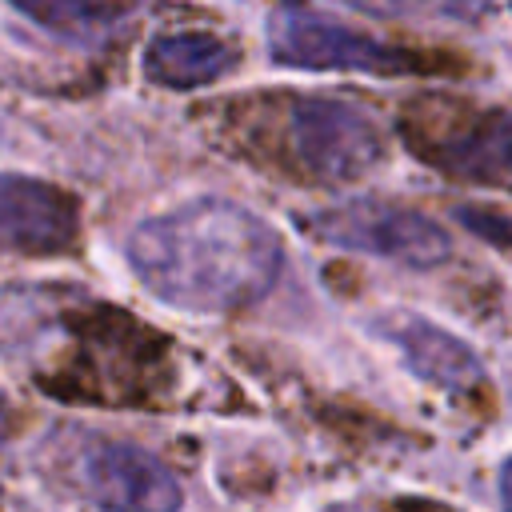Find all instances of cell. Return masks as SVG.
<instances>
[{
	"label": "cell",
	"mask_w": 512,
	"mask_h": 512,
	"mask_svg": "<svg viewBox=\"0 0 512 512\" xmlns=\"http://www.w3.org/2000/svg\"><path fill=\"white\" fill-rule=\"evenodd\" d=\"M136 280L184 312H236L264 300L284 272L280 232L224 196H196L132 228Z\"/></svg>",
	"instance_id": "6da1fadb"
},
{
	"label": "cell",
	"mask_w": 512,
	"mask_h": 512,
	"mask_svg": "<svg viewBox=\"0 0 512 512\" xmlns=\"http://www.w3.org/2000/svg\"><path fill=\"white\" fill-rule=\"evenodd\" d=\"M268 52L276 64L308 72H368V76H412L428 64L396 44L372 40L304 4H276L268 16Z\"/></svg>",
	"instance_id": "7a4b0ae2"
},
{
	"label": "cell",
	"mask_w": 512,
	"mask_h": 512,
	"mask_svg": "<svg viewBox=\"0 0 512 512\" xmlns=\"http://www.w3.org/2000/svg\"><path fill=\"white\" fill-rule=\"evenodd\" d=\"M292 168L316 184H352L384 160L376 120L340 96H296L288 104Z\"/></svg>",
	"instance_id": "3957f363"
},
{
	"label": "cell",
	"mask_w": 512,
	"mask_h": 512,
	"mask_svg": "<svg viewBox=\"0 0 512 512\" xmlns=\"http://www.w3.org/2000/svg\"><path fill=\"white\" fill-rule=\"evenodd\" d=\"M308 232L332 248L396 260L408 268H436L452 252L448 232L432 216L388 200H344L316 212L308 220Z\"/></svg>",
	"instance_id": "277c9868"
},
{
	"label": "cell",
	"mask_w": 512,
	"mask_h": 512,
	"mask_svg": "<svg viewBox=\"0 0 512 512\" xmlns=\"http://www.w3.org/2000/svg\"><path fill=\"white\" fill-rule=\"evenodd\" d=\"M80 492L104 512H180L184 492L172 468L120 440H96L76 456Z\"/></svg>",
	"instance_id": "5b68a950"
},
{
	"label": "cell",
	"mask_w": 512,
	"mask_h": 512,
	"mask_svg": "<svg viewBox=\"0 0 512 512\" xmlns=\"http://www.w3.org/2000/svg\"><path fill=\"white\" fill-rule=\"evenodd\" d=\"M408 144L420 156L468 184L512 188V116L508 112H472L448 116V124L420 120L408 124Z\"/></svg>",
	"instance_id": "8992f818"
},
{
	"label": "cell",
	"mask_w": 512,
	"mask_h": 512,
	"mask_svg": "<svg viewBox=\"0 0 512 512\" xmlns=\"http://www.w3.org/2000/svg\"><path fill=\"white\" fill-rule=\"evenodd\" d=\"M80 236V200L40 176L0 172V252L56 256Z\"/></svg>",
	"instance_id": "52a82bcc"
},
{
	"label": "cell",
	"mask_w": 512,
	"mask_h": 512,
	"mask_svg": "<svg viewBox=\"0 0 512 512\" xmlns=\"http://www.w3.org/2000/svg\"><path fill=\"white\" fill-rule=\"evenodd\" d=\"M376 328H380V336H388L400 348L404 364L420 380H428L436 388L472 392L484 380L480 356L460 336H452L448 328H440V324H432L424 316H388Z\"/></svg>",
	"instance_id": "ba28073f"
},
{
	"label": "cell",
	"mask_w": 512,
	"mask_h": 512,
	"mask_svg": "<svg viewBox=\"0 0 512 512\" xmlns=\"http://www.w3.org/2000/svg\"><path fill=\"white\" fill-rule=\"evenodd\" d=\"M236 48L212 32H164L152 36L144 48V76L160 88H204L232 72Z\"/></svg>",
	"instance_id": "9c48e42d"
},
{
	"label": "cell",
	"mask_w": 512,
	"mask_h": 512,
	"mask_svg": "<svg viewBox=\"0 0 512 512\" xmlns=\"http://www.w3.org/2000/svg\"><path fill=\"white\" fill-rule=\"evenodd\" d=\"M40 28L72 40H100L136 0H8Z\"/></svg>",
	"instance_id": "30bf717a"
},
{
	"label": "cell",
	"mask_w": 512,
	"mask_h": 512,
	"mask_svg": "<svg viewBox=\"0 0 512 512\" xmlns=\"http://www.w3.org/2000/svg\"><path fill=\"white\" fill-rule=\"evenodd\" d=\"M376 16H436V20H480L484 0H352Z\"/></svg>",
	"instance_id": "8fae6325"
},
{
	"label": "cell",
	"mask_w": 512,
	"mask_h": 512,
	"mask_svg": "<svg viewBox=\"0 0 512 512\" xmlns=\"http://www.w3.org/2000/svg\"><path fill=\"white\" fill-rule=\"evenodd\" d=\"M476 236H484V240H492V244H512V220L508 216H500V212H492V208H460L456 212Z\"/></svg>",
	"instance_id": "7c38bea8"
},
{
	"label": "cell",
	"mask_w": 512,
	"mask_h": 512,
	"mask_svg": "<svg viewBox=\"0 0 512 512\" xmlns=\"http://www.w3.org/2000/svg\"><path fill=\"white\" fill-rule=\"evenodd\" d=\"M500 500H504V512H512V456L500 468Z\"/></svg>",
	"instance_id": "4fadbf2b"
}]
</instances>
